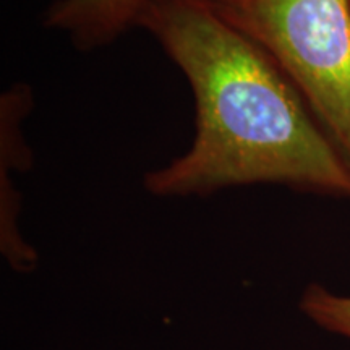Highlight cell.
<instances>
[{"mask_svg": "<svg viewBox=\"0 0 350 350\" xmlns=\"http://www.w3.org/2000/svg\"><path fill=\"white\" fill-rule=\"evenodd\" d=\"M137 28L156 39L193 93L190 148L144 175L159 198L282 185L350 200V164L294 83L211 0H146Z\"/></svg>", "mask_w": 350, "mask_h": 350, "instance_id": "6da1fadb", "label": "cell"}, {"mask_svg": "<svg viewBox=\"0 0 350 350\" xmlns=\"http://www.w3.org/2000/svg\"><path fill=\"white\" fill-rule=\"evenodd\" d=\"M294 83L350 164L349 0H211Z\"/></svg>", "mask_w": 350, "mask_h": 350, "instance_id": "7a4b0ae2", "label": "cell"}, {"mask_svg": "<svg viewBox=\"0 0 350 350\" xmlns=\"http://www.w3.org/2000/svg\"><path fill=\"white\" fill-rule=\"evenodd\" d=\"M34 107L33 88L15 83L0 96V247L8 265L18 273L33 271L38 253L20 230L21 195L16 175L33 167V150L25 124Z\"/></svg>", "mask_w": 350, "mask_h": 350, "instance_id": "3957f363", "label": "cell"}, {"mask_svg": "<svg viewBox=\"0 0 350 350\" xmlns=\"http://www.w3.org/2000/svg\"><path fill=\"white\" fill-rule=\"evenodd\" d=\"M146 0H54L44 13V26L62 34L78 51L111 46L137 28Z\"/></svg>", "mask_w": 350, "mask_h": 350, "instance_id": "277c9868", "label": "cell"}, {"mask_svg": "<svg viewBox=\"0 0 350 350\" xmlns=\"http://www.w3.org/2000/svg\"><path fill=\"white\" fill-rule=\"evenodd\" d=\"M300 310L321 329L350 340V295L336 294L321 284H310L300 299Z\"/></svg>", "mask_w": 350, "mask_h": 350, "instance_id": "5b68a950", "label": "cell"}, {"mask_svg": "<svg viewBox=\"0 0 350 350\" xmlns=\"http://www.w3.org/2000/svg\"><path fill=\"white\" fill-rule=\"evenodd\" d=\"M349 3H350V0H349Z\"/></svg>", "mask_w": 350, "mask_h": 350, "instance_id": "8992f818", "label": "cell"}]
</instances>
